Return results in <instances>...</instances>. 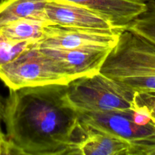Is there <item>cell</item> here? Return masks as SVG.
Instances as JSON below:
<instances>
[{
	"instance_id": "d6986e66",
	"label": "cell",
	"mask_w": 155,
	"mask_h": 155,
	"mask_svg": "<svg viewBox=\"0 0 155 155\" xmlns=\"http://www.w3.org/2000/svg\"><path fill=\"white\" fill-rule=\"evenodd\" d=\"M134 1L136 2H144V3H147V2H150L151 0H134Z\"/></svg>"
},
{
	"instance_id": "7a4b0ae2",
	"label": "cell",
	"mask_w": 155,
	"mask_h": 155,
	"mask_svg": "<svg viewBox=\"0 0 155 155\" xmlns=\"http://www.w3.org/2000/svg\"><path fill=\"white\" fill-rule=\"evenodd\" d=\"M100 72L135 92H155V45L126 29Z\"/></svg>"
},
{
	"instance_id": "8992f818",
	"label": "cell",
	"mask_w": 155,
	"mask_h": 155,
	"mask_svg": "<svg viewBox=\"0 0 155 155\" xmlns=\"http://www.w3.org/2000/svg\"><path fill=\"white\" fill-rule=\"evenodd\" d=\"M122 31L47 25L44 29L43 36L38 43L41 47L61 49L84 47L113 48Z\"/></svg>"
},
{
	"instance_id": "ba28073f",
	"label": "cell",
	"mask_w": 155,
	"mask_h": 155,
	"mask_svg": "<svg viewBox=\"0 0 155 155\" xmlns=\"http://www.w3.org/2000/svg\"><path fill=\"white\" fill-rule=\"evenodd\" d=\"M40 48L45 54L59 62L74 80L100 72L112 48L84 47L61 49L41 46Z\"/></svg>"
},
{
	"instance_id": "3957f363",
	"label": "cell",
	"mask_w": 155,
	"mask_h": 155,
	"mask_svg": "<svg viewBox=\"0 0 155 155\" xmlns=\"http://www.w3.org/2000/svg\"><path fill=\"white\" fill-rule=\"evenodd\" d=\"M70 103L80 112L134 110L135 91L100 72L77 78L66 85Z\"/></svg>"
},
{
	"instance_id": "8fae6325",
	"label": "cell",
	"mask_w": 155,
	"mask_h": 155,
	"mask_svg": "<svg viewBox=\"0 0 155 155\" xmlns=\"http://www.w3.org/2000/svg\"><path fill=\"white\" fill-rule=\"evenodd\" d=\"M49 1L2 0L0 2V27L24 18H34L46 21L45 8Z\"/></svg>"
},
{
	"instance_id": "7c38bea8",
	"label": "cell",
	"mask_w": 155,
	"mask_h": 155,
	"mask_svg": "<svg viewBox=\"0 0 155 155\" xmlns=\"http://www.w3.org/2000/svg\"><path fill=\"white\" fill-rule=\"evenodd\" d=\"M48 23L43 20L24 18L0 27V33L9 39L18 42H39Z\"/></svg>"
},
{
	"instance_id": "4fadbf2b",
	"label": "cell",
	"mask_w": 155,
	"mask_h": 155,
	"mask_svg": "<svg viewBox=\"0 0 155 155\" xmlns=\"http://www.w3.org/2000/svg\"><path fill=\"white\" fill-rule=\"evenodd\" d=\"M145 11L134 19L126 29L155 45V1L147 2Z\"/></svg>"
},
{
	"instance_id": "2e32d148",
	"label": "cell",
	"mask_w": 155,
	"mask_h": 155,
	"mask_svg": "<svg viewBox=\"0 0 155 155\" xmlns=\"http://www.w3.org/2000/svg\"><path fill=\"white\" fill-rule=\"evenodd\" d=\"M13 154L12 145L8 139L7 136L0 130V155Z\"/></svg>"
},
{
	"instance_id": "9a60e30c",
	"label": "cell",
	"mask_w": 155,
	"mask_h": 155,
	"mask_svg": "<svg viewBox=\"0 0 155 155\" xmlns=\"http://www.w3.org/2000/svg\"><path fill=\"white\" fill-rule=\"evenodd\" d=\"M134 106L145 110L155 124V92H135Z\"/></svg>"
},
{
	"instance_id": "5bb4252c",
	"label": "cell",
	"mask_w": 155,
	"mask_h": 155,
	"mask_svg": "<svg viewBox=\"0 0 155 155\" xmlns=\"http://www.w3.org/2000/svg\"><path fill=\"white\" fill-rule=\"evenodd\" d=\"M34 43L36 42L12 40L0 33V68L15 60L23 51Z\"/></svg>"
},
{
	"instance_id": "ac0fdd59",
	"label": "cell",
	"mask_w": 155,
	"mask_h": 155,
	"mask_svg": "<svg viewBox=\"0 0 155 155\" xmlns=\"http://www.w3.org/2000/svg\"><path fill=\"white\" fill-rule=\"evenodd\" d=\"M145 155H155V145L152 146L146 151Z\"/></svg>"
},
{
	"instance_id": "e0dca14e",
	"label": "cell",
	"mask_w": 155,
	"mask_h": 155,
	"mask_svg": "<svg viewBox=\"0 0 155 155\" xmlns=\"http://www.w3.org/2000/svg\"><path fill=\"white\" fill-rule=\"evenodd\" d=\"M5 110V102H4L2 98L0 96V130H2L1 124L4 121Z\"/></svg>"
},
{
	"instance_id": "52a82bcc",
	"label": "cell",
	"mask_w": 155,
	"mask_h": 155,
	"mask_svg": "<svg viewBox=\"0 0 155 155\" xmlns=\"http://www.w3.org/2000/svg\"><path fill=\"white\" fill-rule=\"evenodd\" d=\"M50 25L75 28L119 30L110 21L85 6L68 0H50L45 8Z\"/></svg>"
},
{
	"instance_id": "9c48e42d",
	"label": "cell",
	"mask_w": 155,
	"mask_h": 155,
	"mask_svg": "<svg viewBox=\"0 0 155 155\" xmlns=\"http://www.w3.org/2000/svg\"><path fill=\"white\" fill-rule=\"evenodd\" d=\"M80 122V139L74 145L71 155H136L135 148L126 141Z\"/></svg>"
},
{
	"instance_id": "5b68a950",
	"label": "cell",
	"mask_w": 155,
	"mask_h": 155,
	"mask_svg": "<svg viewBox=\"0 0 155 155\" xmlns=\"http://www.w3.org/2000/svg\"><path fill=\"white\" fill-rule=\"evenodd\" d=\"M79 119L92 127L113 135L134 147L136 155H145L147 149L155 145V124L144 110L123 111H78Z\"/></svg>"
},
{
	"instance_id": "6da1fadb",
	"label": "cell",
	"mask_w": 155,
	"mask_h": 155,
	"mask_svg": "<svg viewBox=\"0 0 155 155\" xmlns=\"http://www.w3.org/2000/svg\"><path fill=\"white\" fill-rule=\"evenodd\" d=\"M4 122L13 154L71 155L80 139L78 110L66 85L9 89Z\"/></svg>"
},
{
	"instance_id": "30bf717a",
	"label": "cell",
	"mask_w": 155,
	"mask_h": 155,
	"mask_svg": "<svg viewBox=\"0 0 155 155\" xmlns=\"http://www.w3.org/2000/svg\"><path fill=\"white\" fill-rule=\"evenodd\" d=\"M88 8L107 18L119 29L127 26L145 11L147 4L134 0H68Z\"/></svg>"
},
{
	"instance_id": "277c9868",
	"label": "cell",
	"mask_w": 155,
	"mask_h": 155,
	"mask_svg": "<svg viewBox=\"0 0 155 155\" xmlns=\"http://www.w3.org/2000/svg\"><path fill=\"white\" fill-rule=\"evenodd\" d=\"M0 80L9 89H18L53 84L67 85L74 79L59 62L45 54L36 42L0 68Z\"/></svg>"
}]
</instances>
